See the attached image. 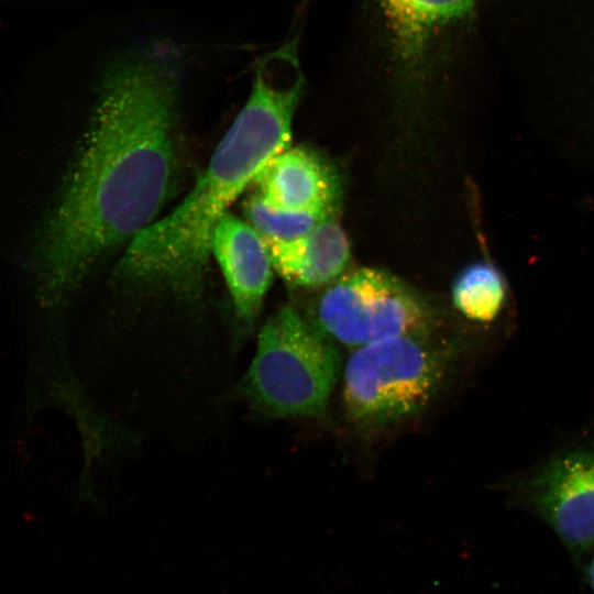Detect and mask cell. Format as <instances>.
Listing matches in <instances>:
<instances>
[{"mask_svg":"<svg viewBox=\"0 0 594 594\" xmlns=\"http://www.w3.org/2000/svg\"><path fill=\"white\" fill-rule=\"evenodd\" d=\"M177 85L154 62L110 69L64 188L35 238L38 300L66 298L94 264L154 222L176 172Z\"/></svg>","mask_w":594,"mask_h":594,"instance_id":"cell-1","label":"cell"},{"mask_svg":"<svg viewBox=\"0 0 594 594\" xmlns=\"http://www.w3.org/2000/svg\"><path fill=\"white\" fill-rule=\"evenodd\" d=\"M304 82L295 42L260 61L250 97L208 167L174 211L130 241L121 273L185 292L197 288L217 223L263 167L288 146Z\"/></svg>","mask_w":594,"mask_h":594,"instance_id":"cell-2","label":"cell"},{"mask_svg":"<svg viewBox=\"0 0 594 594\" xmlns=\"http://www.w3.org/2000/svg\"><path fill=\"white\" fill-rule=\"evenodd\" d=\"M341 370L332 340L292 307L262 327L239 387L256 411L274 418H320Z\"/></svg>","mask_w":594,"mask_h":594,"instance_id":"cell-3","label":"cell"},{"mask_svg":"<svg viewBox=\"0 0 594 594\" xmlns=\"http://www.w3.org/2000/svg\"><path fill=\"white\" fill-rule=\"evenodd\" d=\"M429 334L396 336L354 349L342 377L350 420L364 428L386 427L430 404L449 373L452 352Z\"/></svg>","mask_w":594,"mask_h":594,"instance_id":"cell-4","label":"cell"},{"mask_svg":"<svg viewBox=\"0 0 594 594\" xmlns=\"http://www.w3.org/2000/svg\"><path fill=\"white\" fill-rule=\"evenodd\" d=\"M310 320L334 343L353 349L396 336L430 333L428 302L407 284L380 268L340 276L320 296Z\"/></svg>","mask_w":594,"mask_h":594,"instance_id":"cell-5","label":"cell"},{"mask_svg":"<svg viewBox=\"0 0 594 594\" xmlns=\"http://www.w3.org/2000/svg\"><path fill=\"white\" fill-rule=\"evenodd\" d=\"M517 502L582 564L594 549V440L562 449L519 481ZM587 563V562H586Z\"/></svg>","mask_w":594,"mask_h":594,"instance_id":"cell-6","label":"cell"},{"mask_svg":"<svg viewBox=\"0 0 594 594\" xmlns=\"http://www.w3.org/2000/svg\"><path fill=\"white\" fill-rule=\"evenodd\" d=\"M391 35L402 84L426 82L436 45L453 26L470 18L476 0H373Z\"/></svg>","mask_w":594,"mask_h":594,"instance_id":"cell-7","label":"cell"},{"mask_svg":"<svg viewBox=\"0 0 594 594\" xmlns=\"http://www.w3.org/2000/svg\"><path fill=\"white\" fill-rule=\"evenodd\" d=\"M234 312L248 327L261 310L273 277V263L263 237L246 221L229 211L217 223L210 243Z\"/></svg>","mask_w":594,"mask_h":594,"instance_id":"cell-8","label":"cell"},{"mask_svg":"<svg viewBox=\"0 0 594 594\" xmlns=\"http://www.w3.org/2000/svg\"><path fill=\"white\" fill-rule=\"evenodd\" d=\"M257 195L267 204L290 211L337 213L341 180L321 153L306 146L286 147L256 176Z\"/></svg>","mask_w":594,"mask_h":594,"instance_id":"cell-9","label":"cell"},{"mask_svg":"<svg viewBox=\"0 0 594 594\" xmlns=\"http://www.w3.org/2000/svg\"><path fill=\"white\" fill-rule=\"evenodd\" d=\"M265 242L274 268L299 287L315 288L333 283L350 258V242L336 215L298 239Z\"/></svg>","mask_w":594,"mask_h":594,"instance_id":"cell-10","label":"cell"},{"mask_svg":"<svg viewBox=\"0 0 594 594\" xmlns=\"http://www.w3.org/2000/svg\"><path fill=\"white\" fill-rule=\"evenodd\" d=\"M506 299L504 276L487 262L466 266L455 278L452 288L454 307L475 322H493L503 311Z\"/></svg>","mask_w":594,"mask_h":594,"instance_id":"cell-11","label":"cell"},{"mask_svg":"<svg viewBox=\"0 0 594 594\" xmlns=\"http://www.w3.org/2000/svg\"><path fill=\"white\" fill-rule=\"evenodd\" d=\"M248 222L270 241H290L309 233L324 219L336 213L290 211L274 207L257 194L244 201Z\"/></svg>","mask_w":594,"mask_h":594,"instance_id":"cell-12","label":"cell"},{"mask_svg":"<svg viewBox=\"0 0 594 594\" xmlns=\"http://www.w3.org/2000/svg\"><path fill=\"white\" fill-rule=\"evenodd\" d=\"M585 573L587 578V582L591 586V588L594 592V549L590 556V559L585 565Z\"/></svg>","mask_w":594,"mask_h":594,"instance_id":"cell-13","label":"cell"}]
</instances>
